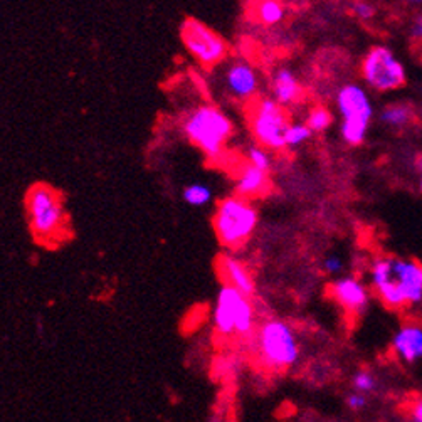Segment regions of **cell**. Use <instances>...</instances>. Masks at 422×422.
<instances>
[{"mask_svg":"<svg viewBox=\"0 0 422 422\" xmlns=\"http://www.w3.org/2000/svg\"><path fill=\"white\" fill-rule=\"evenodd\" d=\"M370 286L392 310L422 303V264L397 256L377 257L370 266Z\"/></svg>","mask_w":422,"mask_h":422,"instance_id":"obj_1","label":"cell"},{"mask_svg":"<svg viewBox=\"0 0 422 422\" xmlns=\"http://www.w3.org/2000/svg\"><path fill=\"white\" fill-rule=\"evenodd\" d=\"M25 211L36 241L56 246L70 235V220L63 196L49 184H34L25 196Z\"/></svg>","mask_w":422,"mask_h":422,"instance_id":"obj_2","label":"cell"},{"mask_svg":"<svg viewBox=\"0 0 422 422\" xmlns=\"http://www.w3.org/2000/svg\"><path fill=\"white\" fill-rule=\"evenodd\" d=\"M184 133L209 160H219L234 133L231 118L214 105H200L187 113Z\"/></svg>","mask_w":422,"mask_h":422,"instance_id":"obj_3","label":"cell"},{"mask_svg":"<svg viewBox=\"0 0 422 422\" xmlns=\"http://www.w3.org/2000/svg\"><path fill=\"white\" fill-rule=\"evenodd\" d=\"M257 220H260V214L256 205L234 193L218 204L212 218V226L224 248L238 251L253 238Z\"/></svg>","mask_w":422,"mask_h":422,"instance_id":"obj_4","label":"cell"},{"mask_svg":"<svg viewBox=\"0 0 422 422\" xmlns=\"http://www.w3.org/2000/svg\"><path fill=\"white\" fill-rule=\"evenodd\" d=\"M256 352L269 370H286L299 360V344L286 321L266 320L256 333Z\"/></svg>","mask_w":422,"mask_h":422,"instance_id":"obj_5","label":"cell"},{"mask_svg":"<svg viewBox=\"0 0 422 422\" xmlns=\"http://www.w3.org/2000/svg\"><path fill=\"white\" fill-rule=\"evenodd\" d=\"M335 101L341 116L340 133L344 142L352 147L362 145L374 118V106L368 93L363 86L347 83L338 89Z\"/></svg>","mask_w":422,"mask_h":422,"instance_id":"obj_6","label":"cell"},{"mask_svg":"<svg viewBox=\"0 0 422 422\" xmlns=\"http://www.w3.org/2000/svg\"><path fill=\"white\" fill-rule=\"evenodd\" d=\"M214 328L220 337L248 338L254 333L256 311L251 298L229 286H220L215 298Z\"/></svg>","mask_w":422,"mask_h":422,"instance_id":"obj_7","label":"cell"},{"mask_svg":"<svg viewBox=\"0 0 422 422\" xmlns=\"http://www.w3.org/2000/svg\"><path fill=\"white\" fill-rule=\"evenodd\" d=\"M249 127L254 140L269 151H279L286 148V135L290 120L286 109L279 106L273 98H260L251 103Z\"/></svg>","mask_w":422,"mask_h":422,"instance_id":"obj_8","label":"cell"},{"mask_svg":"<svg viewBox=\"0 0 422 422\" xmlns=\"http://www.w3.org/2000/svg\"><path fill=\"white\" fill-rule=\"evenodd\" d=\"M363 83L377 93H390L405 85L408 73L402 61L387 45H374L360 64Z\"/></svg>","mask_w":422,"mask_h":422,"instance_id":"obj_9","label":"cell"},{"mask_svg":"<svg viewBox=\"0 0 422 422\" xmlns=\"http://www.w3.org/2000/svg\"><path fill=\"white\" fill-rule=\"evenodd\" d=\"M180 37L189 54L204 67L218 66L229 51L222 36L197 19H185L182 22Z\"/></svg>","mask_w":422,"mask_h":422,"instance_id":"obj_10","label":"cell"},{"mask_svg":"<svg viewBox=\"0 0 422 422\" xmlns=\"http://www.w3.org/2000/svg\"><path fill=\"white\" fill-rule=\"evenodd\" d=\"M222 83L226 93L235 101H253L260 93V76L253 64L246 59L231 61L224 67Z\"/></svg>","mask_w":422,"mask_h":422,"instance_id":"obj_11","label":"cell"},{"mask_svg":"<svg viewBox=\"0 0 422 422\" xmlns=\"http://www.w3.org/2000/svg\"><path fill=\"white\" fill-rule=\"evenodd\" d=\"M330 295L350 315L363 313L370 303V290L355 276H344L333 281Z\"/></svg>","mask_w":422,"mask_h":422,"instance_id":"obj_12","label":"cell"},{"mask_svg":"<svg viewBox=\"0 0 422 422\" xmlns=\"http://www.w3.org/2000/svg\"><path fill=\"white\" fill-rule=\"evenodd\" d=\"M218 273L220 281H222V286L234 288L248 298H251L256 291V283H254V277L251 275L248 266L233 254H222L219 257Z\"/></svg>","mask_w":422,"mask_h":422,"instance_id":"obj_13","label":"cell"},{"mask_svg":"<svg viewBox=\"0 0 422 422\" xmlns=\"http://www.w3.org/2000/svg\"><path fill=\"white\" fill-rule=\"evenodd\" d=\"M269 190H271L269 173L254 169V167H251L248 162L238 170V177H235L234 182L235 196L253 202V199L264 197Z\"/></svg>","mask_w":422,"mask_h":422,"instance_id":"obj_14","label":"cell"},{"mask_svg":"<svg viewBox=\"0 0 422 422\" xmlns=\"http://www.w3.org/2000/svg\"><path fill=\"white\" fill-rule=\"evenodd\" d=\"M392 348L404 362L412 363L422 359V326L414 323L401 326L392 338Z\"/></svg>","mask_w":422,"mask_h":422,"instance_id":"obj_15","label":"cell"},{"mask_svg":"<svg viewBox=\"0 0 422 422\" xmlns=\"http://www.w3.org/2000/svg\"><path fill=\"white\" fill-rule=\"evenodd\" d=\"M273 100L277 105L286 108V106L296 105L303 98V87L299 85L298 78L288 67H279L271 79Z\"/></svg>","mask_w":422,"mask_h":422,"instance_id":"obj_16","label":"cell"},{"mask_svg":"<svg viewBox=\"0 0 422 422\" xmlns=\"http://www.w3.org/2000/svg\"><path fill=\"white\" fill-rule=\"evenodd\" d=\"M380 121L390 128H405L414 120V108L408 103H390L380 112Z\"/></svg>","mask_w":422,"mask_h":422,"instance_id":"obj_17","label":"cell"},{"mask_svg":"<svg viewBox=\"0 0 422 422\" xmlns=\"http://www.w3.org/2000/svg\"><path fill=\"white\" fill-rule=\"evenodd\" d=\"M253 15L262 25H276L283 22L286 9L283 3L276 2V0H261V2L254 3Z\"/></svg>","mask_w":422,"mask_h":422,"instance_id":"obj_18","label":"cell"},{"mask_svg":"<svg viewBox=\"0 0 422 422\" xmlns=\"http://www.w3.org/2000/svg\"><path fill=\"white\" fill-rule=\"evenodd\" d=\"M182 197L189 205L192 207H204V205L211 204L212 200V190L211 187L202 184V182H193V184L187 185L182 192Z\"/></svg>","mask_w":422,"mask_h":422,"instance_id":"obj_19","label":"cell"},{"mask_svg":"<svg viewBox=\"0 0 422 422\" xmlns=\"http://www.w3.org/2000/svg\"><path fill=\"white\" fill-rule=\"evenodd\" d=\"M246 162H248L251 167H254V169L262 170V172L266 173L271 172L273 167L271 154H269V150H266V148H262L261 145H253L248 148V151H246Z\"/></svg>","mask_w":422,"mask_h":422,"instance_id":"obj_20","label":"cell"},{"mask_svg":"<svg viewBox=\"0 0 422 422\" xmlns=\"http://www.w3.org/2000/svg\"><path fill=\"white\" fill-rule=\"evenodd\" d=\"M311 135H313V131L308 128L306 123L295 121V123H290V127H288L286 135H284V143H286V148H298L299 145L308 142Z\"/></svg>","mask_w":422,"mask_h":422,"instance_id":"obj_21","label":"cell"},{"mask_svg":"<svg viewBox=\"0 0 422 422\" xmlns=\"http://www.w3.org/2000/svg\"><path fill=\"white\" fill-rule=\"evenodd\" d=\"M332 121H333L332 113H330L326 108H323V106H317V108H313L306 116L308 128H310L313 133H321V131L328 130Z\"/></svg>","mask_w":422,"mask_h":422,"instance_id":"obj_22","label":"cell"},{"mask_svg":"<svg viewBox=\"0 0 422 422\" xmlns=\"http://www.w3.org/2000/svg\"><path fill=\"white\" fill-rule=\"evenodd\" d=\"M353 389H355V392L359 394H367L372 392V390L375 389V386H377V382H375V377L372 374H368V372H357L355 375H353Z\"/></svg>","mask_w":422,"mask_h":422,"instance_id":"obj_23","label":"cell"},{"mask_svg":"<svg viewBox=\"0 0 422 422\" xmlns=\"http://www.w3.org/2000/svg\"><path fill=\"white\" fill-rule=\"evenodd\" d=\"M352 12L360 19V21H370L375 15V7L368 2H353Z\"/></svg>","mask_w":422,"mask_h":422,"instance_id":"obj_24","label":"cell"},{"mask_svg":"<svg viewBox=\"0 0 422 422\" xmlns=\"http://www.w3.org/2000/svg\"><path fill=\"white\" fill-rule=\"evenodd\" d=\"M323 269H325V273H328V275H338V273L344 269V261H341L340 256H337V254H330V256H326L325 260H323Z\"/></svg>","mask_w":422,"mask_h":422,"instance_id":"obj_25","label":"cell"},{"mask_svg":"<svg viewBox=\"0 0 422 422\" xmlns=\"http://www.w3.org/2000/svg\"><path fill=\"white\" fill-rule=\"evenodd\" d=\"M408 416L410 422H422V395H416L409 402Z\"/></svg>","mask_w":422,"mask_h":422,"instance_id":"obj_26","label":"cell"},{"mask_svg":"<svg viewBox=\"0 0 422 422\" xmlns=\"http://www.w3.org/2000/svg\"><path fill=\"white\" fill-rule=\"evenodd\" d=\"M365 404H367V399H365L363 394H359V392H353L350 394L347 397V405L352 410H360L365 408Z\"/></svg>","mask_w":422,"mask_h":422,"instance_id":"obj_27","label":"cell"},{"mask_svg":"<svg viewBox=\"0 0 422 422\" xmlns=\"http://www.w3.org/2000/svg\"><path fill=\"white\" fill-rule=\"evenodd\" d=\"M410 36L414 41H422V14L414 19L412 25H410Z\"/></svg>","mask_w":422,"mask_h":422,"instance_id":"obj_28","label":"cell"},{"mask_svg":"<svg viewBox=\"0 0 422 422\" xmlns=\"http://www.w3.org/2000/svg\"><path fill=\"white\" fill-rule=\"evenodd\" d=\"M419 169H421V172H422V157L419 158Z\"/></svg>","mask_w":422,"mask_h":422,"instance_id":"obj_29","label":"cell"},{"mask_svg":"<svg viewBox=\"0 0 422 422\" xmlns=\"http://www.w3.org/2000/svg\"><path fill=\"white\" fill-rule=\"evenodd\" d=\"M421 190H422V178H421Z\"/></svg>","mask_w":422,"mask_h":422,"instance_id":"obj_30","label":"cell"}]
</instances>
